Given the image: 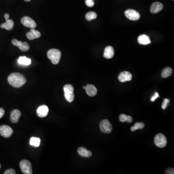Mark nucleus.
<instances>
[{
	"label": "nucleus",
	"mask_w": 174,
	"mask_h": 174,
	"mask_svg": "<svg viewBox=\"0 0 174 174\" xmlns=\"http://www.w3.org/2000/svg\"><path fill=\"white\" fill-rule=\"evenodd\" d=\"M97 14L95 12L93 11H91V12H88L86 14L85 18L88 21H91V20H95L96 19Z\"/></svg>",
	"instance_id": "nucleus-24"
},
{
	"label": "nucleus",
	"mask_w": 174,
	"mask_h": 174,
	"mask_svg": "<svg viewBox=\"0 0 174 174\" xmlns=\"http://www.w3.org/2000/svg\"><path fill=\"white\" fill-rule=\"evenodd\" d=\"M132 79V75L128 71H123L121 73L118 77V79L121 82L131 81Z\"/></svg>",
	"instance_id": "nucleus-11"
},
{
	"label": "nucleus",
	"mask_w": 174,
	"mask_h": 174,
	"mask_svg": "<svg viewBox=\"0 0 174 174\" xmlns=\"http://www.w3.org/2000/svg\"><path fill=\"white\" fill-rule=\"evenodd\" d=\"M20 167L22 173L24 174H33L32 164L27 160H23L20 162Z\"/></svg>",
	"instance_id": "nucleus-4"
},
{
	"label": "nucleus",
	"mask_w": 174,
	"mask_h": 174,
	"mask_svg": "<svg viewBox=\"0 0 174 174\" xmlns=\"http://www.w3.org/2000/svg\"><path fill=\"white\" fill-rule=\"evenodd\" d=\"M13 130L10 126L3 125L0 126V135L2 137L8 138L12 136Z\"/></svg>",
	"instance_id": "nucleus-7"
},
{
	"label": "nucleus",
	"mask_w": 174,
	"mask_h": 174,
	"mask_svg": "<svg viewBox=\"0 0 174 174\" xmlns=\"http://www.w3.org/2000/svg\"><path fill=\"white\" fill-rule=\"evenodd\" d=\"M114 56V48L111 46H108L105 47L104 53V57L107 59H109L113 58Z\"/></svg>",
	"instance_id": "nucleus-17"
},
{
	"label": "nucleus",
	"mask_w": 174,
	"mask_h": 174,
	"mask_svg": "<svg viewBox=\"0 0 174 174\" xmlns=\"http://www.w3.org/2000/svg\"><path fill=\"white\" fill-rule=\"evenodd\" d=\"M21 22L23 25L30 28L34 29L37 26L35 21L33 19L27 16H23L21 19Z\"/></svg>",
	"instance_id": "nucleus-10"
},
{
	"label": "nucleus",
	"mask_w": 174,
	"mask_h": 174,
	"mask_svg": "<svg viewBox=\"0 0 174 174\" xmlns=\"http://www.w3.org/2000/svg\"><path fill=\"white\" fill-rule=\"evenodd\" d=\"M5 16V19H6V20H8V19H9V17H10V15H9V14H8L7 13L5 14V16Z\"/></svg>",
	"instance_id": "nucleus-33"
},
{
	"label": "nucleus",
	"mask_w": 174,
	"mask_h": 174,
	"mask_svg": "<svg viewBox=\"0 0 174 174\" xmlns=\"http://www.w3.org/2000/svg\"><path fill=\"white\" fill-rule=\"evenodd\" d=\"M64 90L66 100L69 103H71L74 101V97L73 86L70 84L65 85L64 87Z\"/></svg>",
	"instance_id": "nucleus-3"
},
{
	"label": "nucleus",
	"mask_w": 174,
	"mask_h": 174,
	"mask_svg": "<svg viewBox=\"0 0 174 174\" xmlns=\"http://www.w3.org/2000/svg\"><path fill=\"white\" fill-rule=\"evenodd\" d=\"M14 26V22L12 20H6V22L2 23L1 25L2 29H6L7 30H11Z\"/></svg>",
	"instance_id": "nucleus-20"
},
{
	"label": "nucleus",
	"mask_w": 174,
	"mask_h": 174,
	"mask_svg": "<svg viewBox=\"0 0 174 174\" xmlns=\"http://www.w3.org/2000/svg\"><path fill=\"white\" fill-rule=\"evenodd\" d=\"M170 100L167 99H164V101L162 105V108L163 109H165L167 107L168 105L169 102Z\"/></svg>",
	"instance_id": "nucleus-27"
},
{
	"label": "nucleus",
	"mask_w": 174,
	"mask_h": 174,
	"mask_svg": "<svg viewBox=\"0 0 174 174\" xmlns=\"http://www.w3.org/2000/svg\"><path fill=\"white\" fill-rule=\"evenodd\" d=\"M125 15L128 19L133 21L137 20L140 18V14L133 9H127L125 11Z\"/></svg>",
	"instance_id": "nucleus-8"
},
{
	"label": "nucleus",
	"mask_w": 174,
	"mask_h": 174,
	"mask_svg": "<svg viewBox=\"0 0 174 174\" xmlns=\"http://www.w3.org/2000/svg\"><path fill=\"white\" fill-rule=\"evenodd\" d=\"M48 111H49V109L48 107L46 105H42L40 106L37 109L36 113L37 115L40 118H44L47 116Z\"/></svg>",
	"instance_id": "nucleus-12"
},
{
	"label": "nucleus",
	"mask_w": 174,
	"mask_h": 174,
	"mask_svg": "<svg viewBox=\"0 0 174 174\" xmlns=\"http://www.w3.org/2000/svg\"><path fill=\"white\" fill-rule=\"evenodd\" d=\"M5 113V111L4 109L0 107V119L4 116Z\"/></svg>",
	"instance_id": "nucleus-32"
},
{
	"label": "nucleus",
	"mask_w": 174,
	"mask_h": 174,
	"mask_svg": "<svg viewBox=\"0 0 174 174\" xmlns=\"http://www.w3.org/2000/svg\"><path fill=\"white\" fill-rule=\"evenodd\" d=\"M138 42L140 45H147L151 43L149 37L145 34H142L138 37Z\"/></svg>",
	"instance_id": "nucleus-19"
},
{
	"label": "nucleus",
	"mask_w": 174,
	"mask_h": 174,
	"mask_svg": "<svg viewBox=\"0 0 174 174\" xmlns=\"http://www.w3.org/2000/svg\"><path fill=\"white\" fill-rule=\"evenodd\" d=\"M159 96H159L158 92H156L155 93H154V95L151 97V101H152V102H154V101L157 98L159 97Z\"/></svg>",
	"instance_id": "nucleus-31"
},
{
	"label": "nucleus",
	"mask_w": 174,
	"mask_h": 174,
	"mask_svg": "<svg viewBox=\"0 0 174 174\" xmlns=\"http://www.w3.org/2000/svg\"><path fill=\"white\" fill-rule=\"evenodd\" d=\"M4 174H16V172L15 170L13 169H7L4 172Z\"/></svg>",
	"instance_id": "nucleus-29"
},
{
	"label": "nucleus",
	"mask_w": 174,
	"mask_h": 174,
	"mask_svg": "<svg viewBox=\"0 0 174 174\" xmlns=\"http://www.w3.org/2000/svg\"><path fill=\"white\" fill-rule=\"evenodd\" d=\"M12 43L15 46L19 47L20 50L22 51H27L30 49V46L29 45L28 43L26 42H22L14 39L12 40Z\"/></svg>",
	"instance_id": "nucleus-9"
},
{
	"label": "nucleus",
	"mask_w": 174,
	"mask_h": 174,
	"mask_svg": "<svg viewBox=\"0 0 174 174\" xmlns=\"http://www.w3.org/2000/svg\"><path fill=\"white\" fill-rule=\"evenodd\" d=\"M100 128L101 131L105 134L110 133L112 130V126L109 121L107 119H104L100 123Z\"/></svg>",
	"instance_id": "nucleus-6"
},
{
	"label": "nucleus",
	"mask_w": 174,
	"mask_h": 174,
	"mask_svg": "<svg viewBox=\"0 0 174 174\" xmlns=\"http://www.w3.org/2000/svg\"><path fill=\"white\" fill-rule=\"evenodd\" d=\"M174 172V169L173 168H169L165 170V173L166 174H173Z\"/></svg>",
	"instance_id": "nucleus-30"
},
{
	"label": "nucleus",
	"mask_w": 174,
	"mask_h": 174,
	"mask_svg": "<svg viewBox=\"0 0 174 174\" xmlns=\"http://www.w3.org/2000/svg\"><path fill=\"white\" fill-rule=\"evenodd\" d=\"M1 164L0 163V169H1Z\"/></svg>",
	"instance_id": "nucleus-36"
},
{
	"label": "nucleus",
	"mask_w": 174,
	"mask_h": 174,
	"mask_svg": "<svg viewBox=\"0 0 174 174\" xmlns=\"http://www.w3.org/2000/svg\"><path fill=\"white\" fill-rule=\"evenodd\" d=\"M86 92L89 96L93 97L96 95L97 90L93 85L87 84L86 88Z\"/></svg>",
	"instance_id": "nucleus-16"
},
{
	"label": "nucleus",
	"mask_w": 174,
	"mask_h": 174,
	"mask_svg": "<svg viewBox=\"0 0 174 174\" xmlns=\"http://www.w3.org/2000/svg\"><path fill=\"white\" fill-rule=\"evenodd\" d=\"M172 73V69L170 67H167L163 70L162 77L163 78H167L171 76Z\"/></svg>",
	"instance_id": "nucleus-23"
},
{
	"label": "nucleus",
	"mask_w": 174,
	"mask_h": 174,
	"mask_svg": "<svg viewBox=\"0 0 174 174\" xmlns=\"http://www.w3.org/2000/svg\"><path fill=\"white\" fill-rule=\"evenodd\" d=\"M78 152L81 156L83 157H90L92 155V152L87 150V149L84 147H80L78 149Z\"/></svg>",
	"instance_id": "nucleus-18"
},
{
	"label": "nucleus",
	"mask_w": 174,
	"mask_h": 174,
	"mask_svg": "<svg viewBox=\"0 0 174 174\" xmlns=\"http://www.w3.org/2000/svg\"><path fill=\"white\" fill-rule=\"evenodd\" d=\"M145 127V124L143 123H137L135 124L134 126L131 128V131L134 132L136 130L141 129Z\"/></svg>",
	"instance_id": "nucleus-26"
},
{
	"label": "nucleus",
	"mask_w": 174,
	"mask_h": 174,
	"mask_svg": "<svg viewBox=\"0 0 174 174\" xmlns=\"http://www.w3.org/2000/svg\"><path fill=\"white\" fill-rule=\"evenodd\" d=\"M18 63L20 65H29L31 64V60L25 56L20 57L18 59Z\"/></svg>",
	"instance_id": "nucleus-21"
},
{
	"label": "nucleus",
	"mask_w": 174,
	"mask_h": 174,
	"mask_svg": "<svg viewBox=\"0 0 174 174\" xmlns=\"http://www.w3.org/2000/svg\"><path fill=\"white\" fill-rule=\"evenodd\" d=\"M119 120L122 123L126 122L128 123H131L132 122V118L131 116L122 114L119 116Z\"/></svg>",
	"instance_id": "nucleus-22"
},
{
	"label": "nucleus",
	"mask_w": 174,
	"mask_h": 174,
	"mask_svg": "<svg viewBox=\"0 0 174 174\" xmlns=\"http://www.w3.org/2000/svg\"><path fill=\"white\" fill-rule=\"evenodd\" d=\"M25 1L27 2H30L31 0H24Z\"/></svg>",
	"instance_id": "nucleus-34"
},
{
	"label": "nucleus",
	"mask_w": 174,
	"mask_h": 174,
	"mask_svg": "<svg viewBox=\"0 0 174 174\" xmlns=\"http://www.w3.org/2000/svg\"><path fill=\"white\" fill-rule=\"evenodd\" d=\"M173 1H174V0H173Z\"/></svg>",
	"instance_id": "nucleus-37"
},
{
	"label": "nucleus",
	"mask_w": 174,
	"mask_h": 174,
	"mask_svg": "<svg viewBox=\"0 0 174 174\" xmlns=\"http://www.w3.org/2000/svg\"><path fill=\"white\" fill-rule=\"evenodd\" d=\"M21 115V112L19 110L14 109L12 110L10 115V121L14 123H18Z\"/></svg>",
	"instance_id": "nucleus-13"
},
{
	"label": "nucleus",
	"mask_w": 174,
	"mask_h": 174,
	"mask_svg": "<svg viewBox=\"0 0 174 174\" xmlns=\"http://www.w3.org/2000/svg\"><path fill=\"white\" fill-rule=\"evenodd\" d=\"M163 8V5L160 2H155L152 3L150 8L151 13L156 14L160 12Z\"/></svg>",
	"instance_id": "nucleus-14"
},
{
	"label": "nucleus",
	"mask_w": 174,
	"mask_h": 174,
	"mask_svg": "<svg viewBox=\"0 0 174 174\" xmlns=\"http://www.w3.org/2000/svg\"><path fill=\"white\" fill-rule=\"evenodd\" d=\"M86 88V86L83 87V88L84 89H85V90Z\"/></svg>",
	"instance_id": "nucleus-35"
},
{
	"label": "nucleus",
	"mask_w": 174,
	"mask_h": 174,
	"mask_svg": "<svg viewBox=\"0 0 174 174\" xmlns=\"http://www.w3.org/2000/svg\"><path fill=\"white\" fill-rule=\"evenodd\" d=\"M61 55L60 51L55 48L50 49L47 53V57L51 60L52 63L54 65H57L59 63Z\"/></svg>",
	"instance_id": "nucleus-2"
},
{
	"label": "nucleus",
	"mask_w": 174,
	"mask_h": 174,
	"mask_svg": "<svg viewBox=\"0 0 174 174\" xmlns=\"http://www.w3.org/2000/svg\"><path fill=\"white\" fill-rule=\"evenodd\" d=\"M85 2L87 6L90 7H91L94 6V2L93 0H86Z\"/></svg>",
	"instance_id": "nucleus-28"
},
{
	"label": "nucleus",
	"mask_w": 174,
	"mask_h": 174,
	"mask_svg": "<svg viewBox=\"0 0 174 174\" xmlns=\"http://www.w3.org/2000/svg\"><path fill=\"white\" fill-rule=\"evenodd\" d=\"M41 140L38 137H33L30 139V143L32 146L38 147L40 145Z\"/></svg>",
	"instance_id": "nucleus-25"
},
{
	"label": "nucleus",
	"mask_w": 174,
	"mask_h": 174,
	"mask_svg": "<svg viewBox=\"0 0 174 174\" xmlns=\"http://www.w3.org/2000/svg\"><path fill=\"white\" fill-rule=\"evenodd\" d=\"M167 143V138L163 134H157L154 138V143L156 146L160 148H164Z\"/></svg>",
	"instance_id": "nucleus-5"
},
{
	"label": "nucleus",
	"mask_w": 174,
	"mask_h": 174,
	"mask_svg": "<svg viewBox=\"0 0 174 174\" xmlns=\"http://www.w3.org/2000/svg\"><path fill=\"white\" fill-rule=\"evenodd\" d=\"M26 36L28 39L33 40L40 37L41 33L39 31L35 30L34 29H31L30 32L27 33Z\"/></svg>",
	"instance_id": "nucleus-15"
},
{
	"label": "nucleus",
	"mask_w": 174,
	"mask_h": 174,
	"mask_svg": "<svg viewBox=\"0 0 174 174\" xmlns=\"http://www.w3.org/2000/svg\"><path fill=\"white\" fill-rule=\"evenodd\" d=\"M26 78L21 74L13 73L8 78L9 84L15 88H20L26 82Z\"/></svg>",
	"instance_id": "nucleus-1"
}]
</instances>
